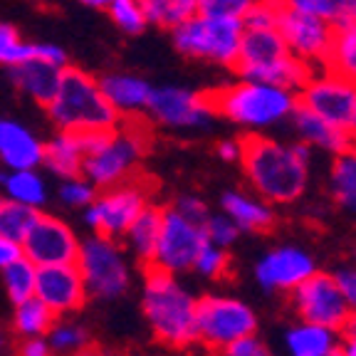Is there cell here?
I'll return each instance as SVG.
<instances>
[{"mask_svg": "<svg viewBox=\"0 0 356 356\" xmlns=\"http://www.w3.org/2000/svg\"><path fill=\"white\" fill-rule=\"evenodd\" d=\"M314 273H317V265H314L309 252L292 248V245L270 250L255 265L257 282H260L262 289H270V292H275V289L292 292L297 284H302Z\"/></svg>", "mask_w": 356, "mask_h": 356, "instance_id": "obj_17", "label": "cell"}, {"mask_svg": "<svg viewBox=\"0 0 356 356\" xmlns=\"http://www.w3.org/2000/svg\"><path fill=\"white\" fill-rule=\"evenodd\" d=\"M334 280H337V287L344 295L349 309L356 312V270L354 267H341V270L334 273Z\"/></svg>", "mask_w": 356, "mask_h": 356, "instance_id": "obj_46", "label": "cell"}, {"mask_svg": "<svg viewBox=\"0 0 356 356\" xmlns=\"http://www.w3.org/2000/svg\"><path fill=\"white\" fill-rule=\"evenodd\" d=\"M220 203L225 216L240 230H248V233H260V230H267L275 222L273 208L262 203V200L252 198V195L243 193V191H228V193L222 195Z\"/></svg>", "mask_w": 356, "mask_h": 356, "instance_id": "obj_23", "label": "cell"}, {"mask_svg": "<svg viewBox=\"0 0 356 356\" xmlns=\"http://www.w3.org/2000/svg\"><path fill=\"white\" fill-rule=\"evenodd\" d=\"M0 186L10 200L25 203L30 208H40L47 200V188L35 168H8L0 176Z\"/></svg>", "mask_w": 356, "mask_h": 356, "instance_id": "obj_28", "label": "cell"}, {"mask_svg": "<svg viewBox=\"0 0 356 356\" xmlns=\"http://www.w3.org/2000/svg\"><path fill=\"white\" fill-rule=\"evenodd\" d=\"M275 28L282 35L287 50L295 57L305 60L309 67L327 65L329 47H332L334 38V22L324 20L322 15H314V13L287 8L282 0Z\"/></svg>", "mask_w": 356, "mask_h": 356, "instance_id": "obj_12", "label": "cell"}, {"mask_svg": "<svg viewBox=\"0 0 356 356\" xmlns=\"http://www.w3.org/2000/svg\"><path fill=\"white\" fill-rule=\"evenodd\" d=\"M55 322H57V314L40 297L33 295L15 305L13 327H15V332L20 334L22 339L25 337H44Z\"/></svg>", "mask_w": 356, "mask_h": 356, "instance_id": "obj_30", "label": "cell"}, {"mask_svg": "<svg viewBox=\"0 0 356 356\" xmlns=\"http://www.w3.org/2000/svg\"><path fill=\"white\" fill-rule=\"evenodd\" d=\"M243 171L252 188L270 203H295L309 181L312 151L305 141L280 144L260 134L243 139Z\"/></svg>", "mask_w": 356, "mask_h": 356, "instance_id": "obj_1", "label": "cell"}, {"mask_svg": "<svg viewBox=\"0 0 356 356\" xmlns=\"http://www.w3.org/2000/svg\"><path fill=\"white\" fill-rule=\"evenodd\" d=\"M344 20H349L351 25L356 28V0H346V15Z\"/></svg>", "mask_w": 356, "mask_h": 356, "instance_id": "obj_51", "label": "cell"}, {"mask_svg": "<svg viewBox=\"0 0 356 356\" xmlns=\"http://www.w3.org/2000/svg\"><path fill=\"white\" fill-rule=\"evenodd\" d=\"M35 297H40L55 314L79 309L87 300V289L77 265H40L35 275Z\"/></svg>", "mask_w": 356, "mask_h": 356, "instance_id": "obj_16", "label": "cell"}, {"mask_svg": "<svg viewBox=\"0 0 356 356\" xmlns=\"http://www.w3.org/2000/svg\"><path fill=\"white\" fill-rule=\"evenodd\" d=\"M173 208H176L184 218H188V220H193V222H200V225H203L206 218L211 216V213H208V206L198 198V195H181V198L173 203Z\"/></svg>", "mask_w": 356, "mask_h": 356, "instance_id": "obj_45", "label": "cell"}, {"mask_svg": "<svg viewBox=\"0 0 356 356\" xmlns=\"http://www.w3.org/2000/svg\"><path fill=\"white\" fill-rule=\"evenodd\" d=\"M195 307L198 300L181 287L176 275L144 265V317L156 341L171 349L195 344Z\"/></svg>", "mask_w": 356, "mask_h": 356, "instance_id": "obj_2", "label": "cell"}, {"mask_svg": "<svg viewBox=\"0 0 356 356\" xmlns=\"http://www.w3.org/2000/svg\"><path fill=\"white\" fill-rule=\"evenodd\" d=\"M149 206V186L136 173L134 178L119 186L104 188L84 211V222L106 238H124L127 228L144 208Z\"/></svg>", "mask_w": 356, "mask_h": 356, "instance_id": "obj_9", "label": "cell"}, {"mask_svg": "<svg viewBox=\"0 0 356 356\" xmlns=\"http://www.w3.org/2000/svg\"><path fill=\"white\" fill-rule=\"evenodd\" d=\"M198 15V0H163V28H176Z\"/></svg>", "mask_w": 356, "mask_h": 356, "instance_id": "obj_43", "label": "cell"}, {"mask_svg": "<svg viewBox=\"0 0 356 356\" xmlns=\"http://www.w3.org/2000/svg\"><path fill=\"white\" fill-rule=\"evenodd\" d=\"M228 265H230V257L225 252V248L206 243L203 250L198 252V257H195L193 270L200 275H206V277H222V275L228 273Z\"/></svg>", "mask_w": 356, "mask_h": 356, "instance_id": "obj_37", "label": "cell"}, {"mask_svg": "<svg viewBox=\"0 0 356 356\" xmlns=\"http://www.w3.org/2000/svg\"><path fill=\"white\" fill-rule=\"evenodd\" d=\"M349 136H351V144L356 146V111H354V119H351V124H349Z\"/></svg>", "mask_w": 356, "mask_h": 356, "instance_id": "obj_54", "label": "cell"}, {"mask_svg": "<svg viewBox=\"0 0 356 356\" xmlns=\"http://www.w3.org/2000/svg\"><path fill=\"white\" fill-rule=\"evenodd\" d=\"M216 117H225L250 131H262L289 119L297 106V92L277 87V84L243 79L230 87L208 92Z\"/></svg>", "mask_w": 356, "mask_h": 356, "instance_id": "obj_3", "label": "cell"}, {"mask_svg": "<svg viewBox=\"0 0 356 356\" xmlns=\"http://www.w3.org/2000/svg\"><path fill=\"white\" fill-rule=\"evenodd\" d=\"M106 10H109L114 25L127 35L144 33V28L149 25L144 17V10H141L139 0H109Z\"/></svg>", "mask_w": 356, "mask_h": 356, "instance_id": "obj_35", "label": "cell"}, {"mask_svg": "<svg viewBox=\"0 0 356 356\" xmlns=\"http://www.w3.org/2000/svg\"><path fill=\"white\" fill-rule=\"evenodd\" d=\"M161 216H163V208L146 206L139 216L134 218V222L127 228V233H124L131 252L144 265L151 262V257H154L156 240H159V233H161Z\"/></svg>", "mask_w": 356, "mask_h": 356, "instance_id": "obj_27", "label": "cell"}, {"mask_svg": "<svg viewBox=\"0 0 356 356\" xmlns=\"http://www.w3.org/2000/svg\"><path fill=\"white\" fill-rule=\"evenodd\" d=\"M30 57H35V42H25L13 25L0 22V65L13 67Z\"/></svg>", "mask_w": 356, "mask_h": 356, "instance_id": "obj_36", "label": "cell"}, {"mask_svg": "<svg viewBox=\"0 0 356 356\" xmlns=\"http://www.w3.org/2000/svg\"><path fill=\"white\" fill-rule=\"evenodd\" d=\"M62 70L65 67H57L40 57H30V60H22L10 67V77L20 92H25L38 104L47 106V102L55 97L57 87H60Z\"/></svg>", "mask_w": 356, "mask_h": 356, "instance_id": "obj_20", "label": "cell"}, {"mask_svg": "<svg viewBox=\"0 0 356 356\" xmlns=\"http://www.w3.org/2000/svg\"><path fill=\"white\" fill-rule=\"evenodd\" d=\"M257 329L255 312L235 297L206 295L195 307V341L211 349L213 354L228 344L250 337Z\"/></svg>", "mask_w": 356, "mask_h": 356, "instance_id": "obj_8", "label": "cell"}, {"mask_svg": "<svg viewBox=\"0 0 356 356\" xmlns=\"http://www.w3.org/2000/svg\"><path fill=\"white\" fill-rule=\"evenodd\" d=\"M329 356H341V351H339V349H334V351H332V354H329Z\"/></svg>", "mask_w": 356, "mask_h": 356, "instance_id": "obj_55", "label": "cell"}, {"mask_svg": "<svg viewBox=\"0 0 356 356\" xmlns=\"http://www.w3.org/2000/svg\"><path fill=\"white\" fill-rule=\"evenodd\" d=\"M206 243V230H203L200 222L184 218L173 206L163 208L161 233H159V240H156L154 257L146 265H154L171 275L193 270L195 257H198V252L203 250Z\"/></svg>", "mask_w": 356, "mask_h": 356, "instance_id": "obj_11", "label": "cell"}, {"mask_svg": "<svg viewBox=\"0 0 356 356\" xmlns=\"http://www.w3.org/2000/svg\"><path fill=\"white\" fill-rule=\"evenodd\" d=\"M47 114L60 131H87V129H117L119 111L109 104L92 74L65 67L55 97L47 102Z\"/></svg>", "mask_w": 356, "mask_h": 356, "instance_id": "obj_4", "label": "cell"}, {"mask_svg": "<svg viewBox=\"0 0 356 356\" xmlns=\"http://www.w3.org/2000/svg\"><path fill=\"white\" fill-rule=\"evenodd\" d=\"M70 356H102V354L97 349H89V346H84V349L74 351V354H70Z\"/></svg>", "mask_w": 356, "mask_h": 356, "instance_id": "obj_53", "label": "cell"}, {"mask_svg": "<svg viewBox=\"0 0 356 356\" xmlns=\"http://www.w3.org/2000/svg\"><path fill=\"white\" fill-rule=\"evenodd\" d=\"M74 265L82 275L87 295L99 300H117L129 289V267L114 238L95 233L79 243Z\"/></svg>", "mask_w": 356, "mask_h": 356, "instance_id": "obj_7", "label": "cell"}, {"mask_svg": "<svg viewBox=\"0 0 356 356\" xmlns=\"http://www.w3.org/2000/svg\"><path fill=\"white\" fill-rule=\"evenodd\" d=\"M17 354L20 356H52V349L44 337H25V341L20 344Z\"/></svg>", "mask_w": 356, "mask_h": 356, "instance_id": "obj_47", "label": "cell"}, {"mask_svg": "<svg viewBox=\"0 0 356 356\" xmlns=\"http://www.w3.org/2000/svg\"><path fill=\"white\" fill-rule=\"evenodd\" d=\"M203 230H206L208 243L220 245V248H230L238 240V235L243 233L225 213L222 216H208L206 222H203Z\"/></svg>", "mask_w": 356, "mask_h": 356, "instance_id": "obj_40", "label": "cell"}, {"mask_svg": "<svg viewBox=\"0 0 356 356\" xmlns=\"http://www.w3.org/2000/svg\"><path fill=\"white\" fill-rule=\"evenodd\" d=\"M22 255L35 265H67L77 260L79 240L72 228L55 216H42L33 220L30 230L22 238Z\"/></svg>", "mask_w": 356, "mask_h": 356, "instance_id": "obj_15", "label": "cell"}, {"mask_svg": "<svg viewBox=\"0 0 356 356\" xmlns=\"http://www.w3.org/2000/svg\"><path fill=\"white\" fill-rule=\"evenodd\" d=\"M287 8H295V10L314 13V15H322L329 22H341L346 15V0H284Z\"/></svg>", "mask_w": 356, "mask_h": 356, "instance_id": "obj_39", "label": "cell"}, {"mask_svg": "<svg viewBox=\"0 0 356 356\" xmlns=\"http://www.w3.org/2000/svg\"><path fill=\"white\" fill-rule=\"evenodd\" d=\"M324 67L356 79V28L349 20L334 25L332 47H329V57Z\"/></svg>", "mask_w": 356, "mask_h": 356, "instance_id": "obj_31", "label": "cell"}, {"mask_svg": "<svg viewBox=\"0 0 356 356\" xmlns=\"http://www.w3.org/2000/svg\"><path fill=\"white\" fill-rule=\"evenodd\" d=\"M329 188L341 208L356 213V146L337 154L329 173Z\"/></svg>", "mask_w": 356, "mask_h": 356, "instance_id": "obj_29", "label": "cell"}, {"mask_svg": "<svg viewBox=\"0 0 356 356\" xmlns=\"http://www.w3.org/2000/svg\"><path fill=\"white\" fill-rule=\"evenodd\" d=\"M79 3L87 8H95V10H104V8L109 6V0H79Z\"/></svg>", "mask_w": 356, "mask_h": 356, "instance_id": "obj_52", "label": "cell"}, {"mask_svg": "<svg viewBox=\"0 0 356 356\" xmlns=\"http://www.w3.org/2000/svg\"><path fill=\"white\" fill-rule=\"evenodd\" d=\"M35 218H38V208H30L10 198L0 200V235L22 243Z\"/></svg>", "mask_w": 356, "mask_h": 356, "instance_id": "obj_33", "label": "cell"}, {"mask_svg": "<svg viewBox=\"0 0 356 356\" xmlns=\"http://www.w3.org/2000/svg\"><path fill=\"white\" fill-rule=\"evenodd\" d=\"M146 144H149L146 141V127L136 119L127 124L122 131L114 129L109 141L99 151L84 156V178L99 191L124 184V181L139 173V161L146 154Z\"/></svg>", "mask_w": 356, "mask_h": 356, "instance_id": "obj_5", "label": "cell"}, {"mask_svg": "<svg viewBox=\"0 0 356 356\" xmlns=\"http://www.w3.org/2000/svg\"><path fill=\"white\" fill-rule=\"evenodd\" d=\"M337 334L339 332L322 327V324L305 322L284 334V346L289 356H329L334 349H339Z\"/></svg>", "mask_w": 356, "mask_h": 356, "instance_id": "obj_25", "label": "cell"}, {"mask_svg": "<svg viewBox=\"0 0 356 356\" xmlns=\"http://www.w3.org/2000/svg\"><path fill=\"white\" fill-rule=\"evenodd\" d=\"M99 87L109 104L119 111V117H136L144 114L146 104L151 97V84L144 77L136 74H124V72H111L99 79Z\"/></svg>", "mask_w": 356, "mask_h": 356, "instance_id": "obj_21", "label": "cell"}, {"mask_svg": "<svg viewBox=\"0 0 356 356\" xmlns=\"http://www.w3.org/2000/svg\"><path fill=\"white\" fill-rule=\"evenodd\" d=\"M354 257H356V252H354Z\"/></svg>", "mask_w": 356, "mask_h": 356, "instance_id": "obj_57", "label": "cell"}, {"mask_svg": "<svg viewBox=\"0 0 356 356\" xmlns=\"http://www.w3.org/2000/svg\"><path fill=\"white\" fill-rule=\"evenodd\" d=\"M287 52V44H284L282 35L277 33V28H243L238 60L233 67L238 70V74H243L245 70L275 62Z\"/></svg>", "mask_w": 356, "mask_h": 356, "instance_id": "obj_22", "label": "cell"}, {"mask_svg": "<svg viewBox=\"0 0 356 356\" xmlns=\"http://www.w3.org/2000/svg\"><path fill=\"white\" fill-rule=\"evenodd\" d=\"M171 33L173 47L181 55L233 67L238 60L240 38H243V20L193 15L176 28H171Z\"/></svg>", "mask_w": 356, "mask_h": 356, "instance_id": "obj_6", "label": "cell"}, {"mask_svg": "<svg viewBox=\"0 0 356 356\" xmlns=\"http://www.w3.org/2000/svg\"><path fill=\"white\" fill-rule=\"evenodd\" d=\"M341 356H356V337H344V344H339Z\"/></svg>", "mask_w": 356, "mask_h": 356, "instance_id": "obj_50", "label": "cell"}, {"mask_svg": "<svg viewBox=\"0 0 356 356\" xmlns=\"http://www.w3.org/2000/svg\"><path fill=\"white\" fill-rule=\"evenodd\" d=\"M44 339L50 344L52 354L57 356H70L74 351L89 346V334L82 327H77V324H67V322L52 324L50 332L44 334Z\"/></svg>", "mask_w": 356, "mask_h": 356, "instance_id": "obj_34", "label": "cell"}, {"mask_svg": "<svg viewBox=\"0 0 356 356\" xmlns=\"http://www.w3.org/2000/svg\"><path fill=\"white\" fill-rule=\"evenodd\" d=\"M146 114L168 129H208L216 117L208 95L184 87H154Z\"/></svg>", "mask_w": 356, "mask_h": 356, "instance_id": "obj_14", "label": "cell"}, {"mask_svg": "<svg viewBox=\"0 0 356 356\" xmlns=\"http://www.w3.org/2000/svg\"><path fill=\"white\" fill-rule=\"evenodd\" d=\"M292 305L305 322L322 324L334 332H341L346 319L351 317V309L337 287L334 275L324 273L309 275L305 282L297 284L292 289Z\"/></svg>", "mask_w": 356, "mask_h": 356, "instance_id": "obj_13", "label": "cell"}, {"mask_svg": "<svg viewBox=\"0 0 356 356\" xmlns=\"http://www.w3.org/2000/svg\"><path fill=\"white\" fill-rule=\"evenodd\" d=\"M0 349H3V334H0Z\"/></svg>", "mask_w": 356, "mask_h": 356, "instance_id": "obj_56", "label": "cell"}, {"mask_svg": "<svg viewBox=\"0 0 356 356\" xmlns=\"http://www.w3.org/2000/svg\"><path fill=\"white\" fill-rule=\"evenodd\" d=\"M218 356H275V351L265 341L257 339L255 334H250V337H243V339L228 344L222 351H218Z\"/></svg>", "mask_w": 356, "mask_h": 356, "instance_id": "obj_44", "label": "cell"}, {"mask_svg": "<svg viewBox=\"0 0 356 356\" xmlns=\"http://www.w3.org/2000/svg\"><path fill=\"white\" fill-rule=\"evenodd\" d=\"M44 159V144L15 119H0V161L6 168H38Z\"/></svg>", "mask_w": 356, "mask_h": 356, "instance_id": "obj_18", "label": "cell"}, {"mask_svg": "<svg viewBox=\"0 0 356 356\" xmlns=\"http://www.w3.org/2000/svg\"><path fill=\"white\" fill-rule=\"evenodd\" d=\"M297 104L314 111L334 127L349 129L356 111V79L322 67V72H312L302 84Z\"/></svg>", "mask_w": 356, "mask_h": 356, "instance_id": "obj_10", "label": "cell"}, {"mask_svg": "<svg viewBox=\"0 0 356 356\" xmlns=\"http://www.w3.org/2000/svg\"><path fill=\"white\" fill-rule=\"evenodd\" d=\"M255 0H198V15L220 20H243Z\"/></svg>", "mask_w": 356, "mask_h": 356, "instance_id": "obj_38", "label": "cell"}, {"mask_svg": "<svg viewBox=\"0 0 356 356\" xmlns=\"http://www.w3.org/2000/svg\"><path fill=\"white\" fill-rule=\"evenodd\" d=\"M84 151L77 139V131H60L52 141L44 144L42 163L60 178H74L82 173Z\"/></svg>", "mask_w": 356, "mask_h": 356, "instance_id": "obj_26", "label": "cell"}, {"mask_svg": "<svg viewBox=\"0 0 356 356\" xmlns=\"http://www.w3.org/2000/svg\"><path fill=\"white\" fill-rule=\"evenodd\" d=\"M17 257H22V245L17 240H10L6 235H0V270L8 267L10 262H15Z\"/></svg>", "mask_w": 356, "mask_h": 356, "instance_id": "obj_48", "label": "cell"}, {"mask_svg": "<svg viewBox=\"0 0 356 356\" xmlns=\"http://www.w3.org/2000/svg\"><path fill=\"white\" fill-rule=\"evenodd\" d=\"M280 8H282V0H255L250 10L245 13L243 28H275Z\"/></svg>", "mask_w": 356, "mask_h": 356, "instance_id": "obj_42", "label": "cell"}, {"mask_svg": "<svg viewBox=\"0 0 356 356\" xmlns=\"http://www.w3.org/2000/svg\"><path fill=\"white\" fill-rule=\"evenodd\" d=\"M292 117V127L295 131L300 134V141H305L307 146H314V149H322L329 151V154H341V151L351 149V136H349V129H341V127H334L329 124L327 119L317 117L314 111L305 109V106L297 104L295 111L289 114Z\"/></svg>", "mask_w": 356, "mask_h": 356, "instance_id": "obj_19", "label": "cell"}, {"mask_svg": "<svg viewBox=\"0 0 356 356\" xmlns=\"http://www.w3.org/2000/svg\"><path fill=\"white\" fill-rule=\"evenodd\" d=\"M67 184H62L60 188V200L70 208H87L97 195V188L89 184L87 178H65Z\"/></svg>", "mask_w": 356, "mask_h": 356, "instance_id": "obj_41", "label": "cell"}, {"mask_svg": "<svg viewBox=\"0 0 356 356\" xmlns=\"http://www.w3.org/2000/svg\"><path fill=\"white\" fill-rule=\"evenodd\" d=\"M3 273V282H6V292L10 297V302H22L35 295V275H38V265L30 262L22 255L15 262H10L8 267L0 270Z\"/></svg>", "mask_w": 356, "mask_h": 356, "instance_id": "obj_32", "label": "cell"}, {"mask_svg": "<svg viewBox=\"0 0 356 356\" xmlns=\"http://www.w3.org/2000/svg\"><path fill=\"white\" fill-rule=\"evenodd\" d=\"M312 72H314V70H312L305 60H300V57H295L292 52H287V55L280 57V60H275V62H267V65L245 70L240 77H243V79H255V82L277 84V87L300 92L302 84L309 79Z\"/></svg>", "mask_w": 356, "mask_h": 356, "instance_id": "obj_24", "label": "cell"}, {"mask_svg": "<svg viewBox=\"0 0 356 356\" xmlns=\"http://www.w3.org/2000/svg\"><path fill=\"white\" fill-rule=\"evenodd\" d=\"M240 154H243V141H222L220 146H218V156H220L222 161L228 163H235L240 161Z\"/></svg>", "mask_w": 356, "mask_h": 356, "instance_id": "obj_49", "label": "cell"}]
</instances>
